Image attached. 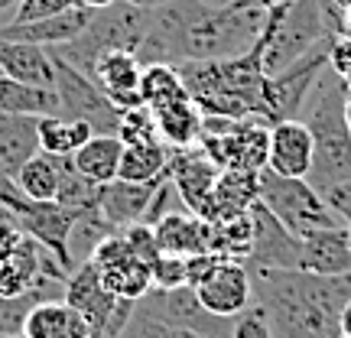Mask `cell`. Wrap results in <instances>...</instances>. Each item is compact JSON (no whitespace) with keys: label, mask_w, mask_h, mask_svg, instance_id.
<instances>
[{"label":"cell","mask_w":351,"mask_h":338,"mask_svg":"<svg viewBox=\"0 0 351 338\" xmlns=\"http://www.w3.org/2000/svg\"><path fill=\"white\" fill-rule=\"evenodd\" d=\"M267 7L238 0L231 7H205L199 0H169L150 10V29L137 59L147 62H212L247 52L267 20Z\"/></svg>","instance_id":"obj_1"},{"label":"cell","mask_w":351,"mask_h":338,"mask_svg":"<svg viewBox=\"0 0 351 338\" xmlns=\"http://www.w3.org/2000/svg\"><path fill=\"white\" fill-rule=\"evenodd\" d=\"M254 302L263 306L274 338H341V309L351 300V274L251 270Z\"/></svg>","instance_id":"obj_2"},{"label":"cell","mask_w":351,"mask_h":338,"mask_svg":"<svg viewBox=\"0 0 351 338\" xmlns=\"http://www.w3.org/2000/svg\"><path fill=\"white\" fill-rule=\"evenodd\" d=\"M176 69L202 117H234V121L254 117L267 124V72H263L261 36L241 56L212 59V62H186Z\"/></svg>","instance_id":"obj_3"},{"label":"cell","mask_w":351,"mask_h":338,"mask_svg":"<svg viewBox=\"0 0 351 338\" xmlns=\"http://www.w3.org/2000/svg\"><path fill=\"white\" fill-rule=\"evenodd\" d=\"M345 82L335 72H322L306 98V121L313 134V182L319 192L351 182V130L345 124Z\"/></svg>","instance_id":"obj_4"},{"label":"cell","mask_w":351,"mask_h":338,"mask_svg":"<svg viewBox=\"0 0 351 338\" xmlns=\"http://www.w3.org/2000/svg\"><path fill=\"white\" fill-rule=\"evenodd\" d=\"M335 29L328 23L322 0H289L270 7L261 29L263 43V72L276 75L306 52H313L319 43H326Z\"/></svg>","instance_id":"obj_5"},{"label":"cell","mask_w":351,"mask_h":338,"mask_svg":"<svg viewBox=\"0 0 351 338\" xmlns=\"http://www.w3.org/2000/svg\"><path fill=\"white\" fill-rule=\"evenodd\" d=\"M150 29V10L143 7H134L127 0H117L111 7H101V10L91 13L85 33L65 46H56V56H62L69 65H75L78 72H91V65L98 59L101 52L111 49H124L137 56L140 43Z\"/></svg>","instance_id":"obj_6"},{"label":"cell","mask_w":351,"mask_h":338,"mask_svg":"<svg viewBox=\"0 0 351 338\" xmlns=\"http://www.w3.org/2000/svg\"><path fill=\"white\" fill-rule=\"evenodd\" d=\"M257 199L270 208V215L287 228L289 234H296L300 241L315 234V231L345 225L339 215L328 208L322 192L309 179H287V176L270 173L267 166L261 169V195Z\"/></svg>","instance_id":"obj_7"},{"label":"cell","mask_w":351,"mask_h":338,"mask_svg":"<svg viewBox=\"0 0 351 338\" xmlns=\"http://www.w3.org/2000/svg\"><path fill=\"white\" fill-rule=\"evenodd\" d=\"M267 143H270V124H263V121L202 117L199 147L218 169L261 173L267 166Z\"/></svg>","instance_id":"obj_8"},{"label":"cell","mask_w":351,"mask_h":338,"mask_svg":"<svg viewBox=\"0 0 351 338\" xmlns=\"http://www.w3.org/2000/svg\"><path fill=\"white\" fill-rule=\"evenodd\" d=\"M65 302L85 315L91 338H117L134 319L137 302L114 296L111 289L101 283L98 267L91 261H82L65 280Z\"/></svg>","instance_id":"obj_9"},{"label":"cell","mask_w":351,"mask_h":338,"mask_svg":"<svg viewBox=\"0 0 351 338\" xmlns=\"http://www.w3.org/2000/svg\"><path fill=\"white\" fill-rule=\"evenodd\" d=\"M52 65H56V85L52 88L59 98V114L69 121H85L95 134H117L121 108L111 104V98L85 72H78L75 65L65 62L62 56L52 52Z\"/></svg>","instance_id":"obj_10"},{"label":"cell","mask_w":351,"mask_h":338,"mask_svg":"<svg viewBox=\"0 0 351 338\" xmlns=\"http://www.w3.org/2000/svg\"><path fill=\"white\" fill-rule=\"evenodd\" d=\"M65 280L69 270H62V263L29 234H23L13 251L0 254V296H23L33 289L65 287Z\"/></svg>","instance_id":"obj_11"},{"label":"cell","mask_w":351,"mask_h":338,"mask_svg":"<svg viewBox=\"0 0 351 338\" xmlns=\"http://www.w3.org/2000/svg\"><path fill=\"white\" fill-rule=\"evenodd\" d=\"M13 218H16V225L23 234L43 244L46 251L56 257V261L62 263V270H75L78 263L72 257V234H75V225L82 212L75 208H65L59 202H29L26 199L20 208H13Z\"/></svg>","instance_id":"obj_12"},{"label":"cell","mask_w":351,"mask_h":338,"mask_svg":"<svg viewBox=\"0 0 351 338\" xmlns=\"http://www.w3.org/2000/svg\"><path fill=\"white\" fill-rule=\"evenodd\" d=\"M85 261H91L98 267L101 283L111 289L114 296L121 300H143L147 293L153 289V274H150V263H143L137 254L127 248V241L121 231H114L108 238H101L91 254Z\"/></svg>","instance_id":"obj_13"},{"label":"cell","mask_w":351,"mask_h":338,"mask_svg":"<svg viewBox=\"0 0 351 338\" xmlns=\"http://www.w3.org/2000/svg\"><path fill=\"white\" fill-rule=\"evenodd\" d=\"M302 241L276 221L261 199L251 205V254L247 270H300Z\"/></svg>","instance_id":"obj_14"},{"label":"cell","mask_w":351,"mask_h":338,"mask_svg":"<svg viewBox=\"0 0 351 338\" xmlns=\"http://www.w3.org/2000/svg\"><path fill=\"white\" fill-rule=\"evenodd\" d=\"M199 302L218 319H234L254 302V283L247 263L241 261H221L212 274L195 287Z\"/></svg>","instance_id":"obj_15"},{"label":"cell","mask_w":351,"mask_h":338,"mask_svg":"<svg viewBox=\"0 0 351 338\" xmlns=\"http://www.w3.org/2000/svg\"><path fill=\"white\" fill-rule=\"evenodd\" d=\"M221 169L205 156L199 143L195 147H182V150H173L169 156V182L176 186L179 199L186 202V208L192 215H205L208 202H212L215 182H218Z\"/></svg>","instance_id":"obj_16"},{"label":"cell","mask_w":351,"mask_h":338,"mask_svg":"<svg viewBox=\"0 0 351 338\" xmlns=\"http://www.w3.org/2000/svg\"><path fill=\"white\" fill-rule=\"evenodd\" d=\"M313 134L300 117L270 124L267 143V169L287 179H309L313 173Z\"/></svg>","instance_id":"obj_17"},{"label":"cell","mask_w":351,"mask_h":338,"mask_svg":"<svg viewBox=\"0 0 351 338\" xmlns=\"http://www.w3.org/2000/svg\"><path fill=\"white\" fill-rule=\"evenodd\" d=\"M140 75H143V62H140L134 52H124V49L101 52L98 59H95V65H91V72H88V78L121 111L143 104V98H140Z\"/></svg>","instance_id":"obj_18"},{"label":"cell","mask_w":351,"mask_h":338,"mask_svg":"<svg viewBox=\"0 0 351 338\" xmlns=\"http://www.w3.org/2000/svg\"><path fill=\"white\" fill-rule=\"evenodd\" d=\"M166 176H169V169H166L160 179H153V182H127V179L104 182V186H101V199H98L101 218H104L114 231L143 221L147 212H150L153 195H156V189H160V182H163Z\"/></svg>","instance_id":"obj_19"},{"label":"cell","mask_w":351,"mask_h":338,"mask_svg":"<svg viewBox=\"0 0 351 338\" xmlns=\"http://www.w3.org/2000/svg\"><path fill=\"white\" fill-rule=\"evenodd\" d=\"M91 13L95 10H88V7H69V10L56 13V16L0 26V36L16 39V43H33V46H43V49H56V46H65V43H72V39L85 33Z\"/></svg>","instance_id":"obj_20"},{"label":"cell","mask_w":351,"mask_h":338,"mask_svg":"<svg viewBox=\"0 0 351 338\" xmlns=\"http://www.w3.org/2000/svg\"><path fill=\"white\" fill-rule=\"evenodd\" d=\"M300 270L319 276H345L351 274V244H348V228H326L315 231L309 238H302L300 254Z\"/></svg>","instance_id":"obj_21"},{"label":"cell","mask_w":351,"mask_h":338,"mask_svg":"<svg viewBox=\"0 0 351 338\" xmlns=\"http://www.w3.org/2000/svg\"><path fill=\"white\" fill-rule=\"evenodd\" d=\"M261 195V173H247V169H221L218 182H215L212 202L205 208V221H228V218H241L251 212V205Z\"/></svg>","instance_id":"obj_22"},{"label":"cell","mask_w":351,"mask_h":338,"mask_svg":"<svg viewBox=\"0 0 351 338\" xmlns=\"http://www.w3.org/2000/svg\"><path fill=\"white\" fill-rule=\"evenodd\" d=\"M0 75H10L36 88H52L56 85L52 52L33 46V43H16V39L0 36Z\"/></svg>","instance_id":"obj_23"},{"label":"cell","mask_w":351,"mask_h":338,"mask_svg":"<svg viewBox=\"0 0 351 338\" xmlns=\"http://www.w3.org/2000/svg\"><path fill=\"white\" fill-rule=\"evenodd\" d=\"M39 153V117L0 114V169L16 176Z\"/></svg>","instance_id":"obj_24"},{"label":"cell","mask_w":351,"mask_h":338,"mask_svg":"<svg viewBox=\"0 0 351 338\" xmlns=\"http://www.w3.org/2000/svg\"><path fill=\"white\" fill-rule=\"evenodd\" d=\"M156 244L163 254H179V257H192V254L208 251V234L212 225L192 212H166L156 225Z\"/></svg>","instance_id":"obj_25"},{"label":"cell","mask_w":351,"mask_h":338,"mask_svg":"<svg viewBox=\"0 0 351 338\" xmlns=\"http://www.w3.org/2000/svg\"><path fill=\"white\" fill-rule=\"evenodd\" d=\"M85 315L72 309L69 302H56V300H43L36 302L23 322V338H88Z\"/></svg>","instance_id":"obj_26"},{"label":"cell","mask_w":351,"mask_h":338,"mask_svg":"<svg viewBox=\"0 0 351 338\" xmlns=\"http://www.w3.org/2000/svg\"><path fill=\"white\" fill-rule=\"evenodd\" d=\"M153 121H156V134L166 147L173 150H182V147H195L202 137V111L195 108V101L179 98L169 101L163 108L153 111Z\"/></svg>","instance_id":"obj_27"},{"label":"cell","mask_w":351,"mask_h":338,"mask_svg":"<svg viewBox=\"0 0 351 338\" xmlns=\"http://www.w3.org/2000/svg\"><path fill=\"white\" fill-rule=\"evenodd\" d=\"M121 153H124V143L117 134H95L85 147L72 156L75 169L91 182H114L117 179V169H121Z\"/></svg>","instance_id":"obj_28"},{"label":"cell","mask_w":351,"mask_h":338,"mask_svg":"<svg viewBox=\"0 0 351 338\" xmlns=\"http://www.w3.org/2000/svg\"><path fill=\"white\" fill-rule=\"evenodd\" d=\"M0 114H33V117L59 114L56 88H36L10 75H0Z\"/></svg>","instance_id":"obj_29"},{"label":"cell","mask_w":351,"mask_h":338,"mask_svg":"<svg viewBox=\"0 0 351 338\" xmlns=\"http://www.w3.org/2000/svg\"><path fill=\"white\" fill-rule=\"evenodd\" d=\"M91 137H95V130H91L85 121H69L62 114L39 117V153H49V156H75Z\"/></svg>","instance_id":"obj_30"},{"label":"cell","mask_w":351,"mask_h":338,"mask_svg":"<svg viewBox=\"0 0 351 338\" xmlns=\"http://www.w3.org/2000/svg\"><path fill=\"white\" fill-rule=\"evenodd\" d=\"M169 156H173V147H166L163 140L130 143L121 153L117 179H127V182H153V179H160L169 169Z\"/></svg>","instance_id":"obj_31"},{"label":"cell","mask_w":351,"mask_h":338,"mask_svg":"<svg viewBox=\"0 0 351 338\" xmlns=\"http://www.w3.org/2000/svg\"><path fill=\"white\" fill-rule=\"evenodd\" d=\"M186 82L179 75V69L169 62H147L143 65V75H140V98L143 104L156 111V108H163L169 101H179L186 98Z\"/></svg>","instance_id":"obj_32"},{"label":"cell","mask_w":351,"mask_h":338,"mask_svg":"<svg viewBox=\"0 0 351 338\" xmlns=\"http://www.w3.org/2000/svg\"><path fill=\"white\" fill-rule=\"evenodd\" d=\"M98 199H101V186L91 182L75 169L72 156H59V192H56V202L65 205V208H75V212L88 215L98 212Z\"/></svg>","instance_id":"obj_33"},{"label":"cell","mask_w":351,"mask_h":338,"mask_svg":"<svg viewBox=\"0 0 351 338\" xmlns=\"http://www.w3.org/2000/svg\"><path fill=\"white\" fill-rule=\"evenodd\" d=\"M13 182L20 186L29 202H52L59 192V156L36 153L29 163L13 176Z\"/></svg>","instance_id":"obj_34"},{"label":"cell","mask_w":351,"mask_h":338,"mask_svg":"<svg viewBox=\"0 0 351 338\" xmlns=\"http://www.w3.org/2000/svg\"><path fill=\"white\" fill-rule=\"evenodd\" d=\"M117 137H121L124 147H130V143H150V140H160V134H156V121H153L150 108H147V104H140V108H127V111H121Z\"/></svg>","instance_id":"obj_35"},{"label":"cell","mask_w":351,"mask_h":338,"mask_svg":"<svg viewBox=\"0 0 351 338\" xmlns=\"http://www.w3.org/2000/svg\"><path fill=\"white\" fill-rule=\"evenodd\" d=\"M153 289H179L186 287V257L179 254H160L150 263Z\"/></svg>","instance_id":"obj_36"},{"label":"cell","mask_w":351,"mask_h":338,"mask_svg":"<svg viewBox=\"0 0 351 338\" xmlns=\"http://www.w3.org/2000/svg\"><path fill=\"white\" fill-rule=\"evenodd\" d=\"M231 338H274V328H270V319L263 313V306L251 302L241 315H234Z\"/></svg>","instance_id":"obj_37"},{"label":"cell","mask_w":351,"mask_h":338,"mask_svg":"<svg viewBox=\"0 0 351 338\" xmlns=\"http://www.w3.org/2000/svg\"><path fill=\"white\" fill-rule=\"evenodd\" d=\"M121 234H124L127 248L137 254L143 263H153L156 257H160V244H156V231H153V225H143V221H137V225H127L121 228Z\"/></svg>","instance_id":"obj_38"},{"label":"cell","mask_w":351,"mask_h":338,"mask_svg":"<svg viewBox=\"0 0 351 338\" xmlns=\"http://www.w3.org/2000/svg\"><path fill=\"white\" fill-rule=\"evenodd\" d=\"M78 7V0H20L16 3V16L10 23H29V20H43V16H56V13Z\"/></svg>","instance_id":"obj_39"},{"label":"cell","mask_w":351,"mask_h":338,"mask_svg":"<svg viewBox=\"0 0 351 338\" xmlns=\"http://www.w3.org/2000/svg\"><path fill=\"white\" fill-rule=\"evenodd\" d=\"M328 72H335V75L345 82V88L351 91V39L348 36H332L328 43Z\"/></svg>","instance_id":"obj_40"},{"label":"cell","mask_w":351,"mask_h":338,"mask_svg":"<svg viewBox=\"0 0 351 338\" xmlns=\"http://www.w3.org/2000/svg\"><path fill=\"white\" fill-rule=\"evenodd\" d=\"M221 261H225V257H218V254H212V251H202V254L186 257V287L195 289Z\"/></svg>","instance_id":"obj_41"},{"label":"cell","mask_w":351,"mask_h":338,"mask_svg":"<svg viewBox=\"0 0 351 338\" xmlns=\"http://www.w3.org/2000/svg\"><path fill=\"white\" fill-rule=\"evenodd\" d=\"M322 199L328 202V208L339 215L341 221L351 228V182H339V186H332L322 192Z\"/></svg>","instance_id":"obj_42"},{"label":"cell","mask_w":351,"mask_h":338,"mask_svg":"<svg viewBox=\"0 0 351 338\" xmlns=\"http://www.w3.org/2000/svg\"><path fill=\"white\" fill-rule=\"evenodd\" d=\"M20 241H23V231L16 225V218L13 215H0V254L13 251Z\"/></svg>","instance_id":"obj_43"},{"label":"cell","mask_w":351,"mask_h":338,"mask_svg":"<svg viewBox=\"0 0 351 338\" xmlns=\"http://www.w3.org/2000/svg\"><path fill=\"white\" fill-rule=\"evenodd\" d=\"M26 202V195L20 192V186L13 182V176H7L3 169H0V205H7V208H20Z\"/></svg>","instance_id":"obj_44"},{"label":"cell","mask_w":351,"mask_h":338,"mask_svg":"<svg viewBox=\"0 0 351 338\" xmlns=\"http://www.w3.org/2000/svg\"><path fill=\"white\" fill-rule=\"evenodd\" d=\"M341 335H351V300L341 309Z\"/></svg>","instance_id":"obj_45"},{"label":"cell","mask_w":351,"mask_h":338,"mask_svg":"<svg viewBox=\"0 0 351 338\" xmlns=\"http://www.w3.org/2000/svg\"><path fill=\"white\" fill-rule=\"evenodd\" d=\"M117 0H78V7H88V10H101V7H111Z\"/></svg>","instance_id":"obj_46"},{"label":"cell","mask_w":351,"mask_h":338,"mask_svg":"<svg viewBox=\"0 0 351 338\" xmlns=\"http://www.w3.org/2000/svg\"><path fill=\"white\" fill-rule=\"evenodd\" d=\"M127 3H134V7H143V10H156V7H163L169 0H127Z\"/></svg>","instance_id":"obj_47"},{"label":"cell","mask_w":351,"mask_h":338,"mask_svg":"<svg viewBox=\"0 0 351 338\" xmlns=\"http://www.w3.org/2000/svg\"><path fill=\"white\" fill-rule=\"evenodd\" d=\"M339 36H348L351 39V7L341 13V26H339Z\"/></svg>","instance_id":"obj_48"},{"label":"cell","mask_w":351,"mask_h":338,"mask_svg":"<svg viewBox=\"0 0 351 338\" xmlns=\"http://www.w3.org/2000/svg\"><path fill=\"white\" fill-rule=\"evenodd\" d=\"M205 7H231V3H238V0H199Z\"/></svg>","instance_id":"obj_49"},{"label":"cell","mask_w":351,"mask_h":338,"mask_svg":"<svg viewBox=\"0 0 351 338\" xmlns=\"http://www.w3.org/2000/svg\"><path fill=\"white\" fill-rule=\"evenodd\" d=\"M345 124L351 130V91H345Z\"/></svg>","instance_id":"obj_50"},{"label":"cell","mask_w":351,"mask_h":338,"mask_svg":"<svg viewBox=\"0 0 351 338\" xmlns=\"http://www.w3.org/2000/svg\"><path fill=\"white\" fill-rule=\"evenodd\" d=\"M326 3H328V7H335V10H341V13L351 7V0H326Z\"/></svg>","instance_id":"obj_51"},{"label":"cell","mask_w":351,"mask_h":338,"mask_svg":"<svg viewBox=\"0 0 351 338\" xmlns=\"http://www.w3.org/2000/svg\"><path fill=\"white\" fill-rule=\"evenodd\" d=\"M251 3H257V7H267V10H270V7H276V3H289V0H251Z\"/></svg>","instance_id":"obj_52"},{"label":"cell","mask_w":351,"mask_h":338,"mask_svg":"<svg viewBox=\"0 0 351 338\" xmlns=\"http://www.w3.org/2000/svg\"><path fill=\"white\" fill-rule=\"evenodd\" d=\"M16 3H20V0H0V13H7L10 7H16Z\"/></svg>","instance_id":"obj_53"},{"label":"cell","mask_w":351,"mask_h":338,"mask_svg":"<svg viewBox=\"0 0 351 338\" xmlns=\"http://www.w3.org/2000/svg\"><path fill=\"white\" fill-rule=\"evenodd\" d=\"M0 338H23V335H0Z\"/></svg>","instance_id":"obj_54"},{"label":"cell","mask_w":351,"mask_h":338,"mask_svg":"<svg viewBox=\"0 0 351 338\" xmlns=\"http://www.w3.org/2000/svg\"><path fill=\"white\" fill-rule=\"evenodd\" d=\"M348 244H351V228H348Z\"/></svg>","instance_id":"obj_55"},{"label":"cell","mask_w":351,"mask_h":338,"mask_svg":"<svg viewBox=\"0 0 351 338\" xmlns=\"http://www.w3.org/2000/svg\"><path fill=\"white\" fill-rule=\"evenodd\" d=\"M341 338H351V335H341Z\"/></svg>","instance_id":"obj_56"},{"label":"cell","mask_w":351,"mask_h":338,"mask_svg":"<svg viewBox=\"0 0 351 338\" xmlns=\"http://www.w3.org/2000/svg\"><path fill=\"white\" fill-rule=\"evenodd\" d=\"M88 338H91V335H88Z\"/></svg>","instance_id":"obj_57"}]
</instances>
